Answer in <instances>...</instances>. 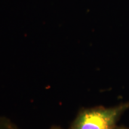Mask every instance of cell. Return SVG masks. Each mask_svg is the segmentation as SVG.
I'll return each mask as SVG.
<instances>
[{
	"instance_id": "4",
	"label": "cell",
	"mask_w": 129,
	"mask_h": 129,
	"mask_svg": "<svg viewBox=\"0 0 129 129\" xmlns=\"http://www.w3.org/2000/svg\"><path fill=\"white\" fill-rule=\"evenodd\" d=\"M50 129H63L61 128L60 127H57V126H54V127H51Z\"/></svg>"
},
{
	"instance_id": "2",
	"label": "cell",
	"mask_w": 129,
	"mask_h": 129,
	"mask_svg": "<svg viewBox=\"0 0 129 129\" xmlns=\"http://www.w3.org/2000/svg\"><path fill=\"white\" fill-rule=\"evenodd\" d=\"M0 129H19L14 122L7 118L0 116Z\"/></svg>"
},
{
	"instance_id": "3",
	"label": "cell",
	"mask_w": 129,
	"mask_h": 129,
	"mask_svg": "<svg viewBox=\"0 0 129 129\" xmlns=\"http://www.w3.org/2000/svg\"><path fill=\"white\" fill-rule=\"evenodd\" d=\"M115 129H129V128H127V127H117Z\"/></svg>"
},
{
	"instance_id": "1",
	"label": "cell",
	"mask_w": 129,
	"mask_h": 129,
	"mask_svg": "<svg viewBox=\"0 0 129 129\" xmlns=\"http://www.w3.org/2000/svg\"><path fill=\"white\" fill-rule=\"evenodd\" d=\"M129 109V102L114 107L91 108L81 111L69 129H115L122 114Z\"/></svg>"
}]
</instances>
